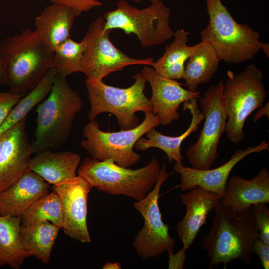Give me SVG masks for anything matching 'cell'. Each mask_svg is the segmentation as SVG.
Returning a JSON list of instances; mask_svg holds the SVG:
<instances>
[{
  "instance_id": "cell-1",
  "label": "cell",
  "mask_w": 269,
  "mask_h": 269,
  "mask_svg": "<svg viewBox=\"0 0 269 269\" xmlns=\"http://www.w3.org/2000/svg\"><path fill=\"white\" fill-rule=\"evenodd\" d=\"M215 215L209 232L200 240L201 248L207 252L209 269L241 260L247 266L252 263L253 243L259 233L251 208L236 211L222 204L220 200L213 209Z\"/></svg>"
},
{
  "instance_id": "cell-2",
  "label": "cell",
  "mask_w": 269,
  "mask_h": 269,
  "mask_svg": "<svg viewBox=\"0 0 269 269\" xmlns=\"http://www.w3.org/2000/svg\"><path fill=\"white\" fill-rule=\"evenodd\" d=\"M53 52L35 30L26 29L0 43V60L8 91L24 96L53 67Z\"/></svg>"
},
{
  "instance_id": "cell-3",
  "label": "cell",
  "mask_w": 269,
  "mask_h": 269,
  "mask_svg": "<svg viewBox=\"0 0 269 269\" xmlns=\"http://www.w3.org/2000/svg\"><path fill=\"white\" fill-rule=\"evenodd\" d=\"M79 94L66 77L57 73L47 98L37 106L33 153L61 148L68 140L77 113L83 108Z\"/></svg>"
},
{
  "instance_id": "cell-4",
  "label": "cell",
  "mask_w": 269,
  "mask_h": 269,
  "mask_svg": "<svg viewBox=\"0 0 269 269\" xmlns=\"http://www.w3.org/2000/svg\"><path fill=\"white\" fill-rule=\"evenodd\" d=\"M208 23L202 41L213 47L221 60L240 64L253 59L261 50L260 34L247 24L238 23L221 0H206Z\"/></svg>"
},
{
  "instance_id": "cell-5",
  "label": "cell",
  "mask_w": 269,
  "mask_h": 269,
  "mask_svg": "<svg viewBox=\"0 0 269 269\" xmlns=\"http://www.w3.org/2000/svg\"><path fill=\"white\" fill-rule=\"evenodd\" d=\"M160 169L156 158L144 167L133 170L120 166L111 159L86 157L78 167L77 173L100 191L110 195H125L138 201L154 187Z\"/></svg>"
},
{
  "instance_id": "cell-6",
  "label": "cell",
  "mask_w": 269,
  "mask_h": 269,
  "mask_svg": "<svg viewBox=\"0 0 269 269\" xmlns=\"http://www.w3.org/2000/svg\"><path fill=\"white\" fill-rule=\"evenodd\" d=\"M134 79V83L127 88L110 86L102 80L86 79L90 104L89 121L95 120L101 113H109L116 116L121 130L137 126L139 120L136 113L152 112V107L144 93L146 80L141 72L135 74Z\"/></svg>"
},
{
  "instance_id": "cell-7",
  "label": "cell",
  "mask_w": 269,
  "mask_h": 269,
  "mask_svg": "<svg viewBox=\"0 0 269 269\" xmlns=\"http://www.w3.org/2000/svg\"><path fill=\"white\" fill-rule=\"evenodd\" d=\"M224 84V99L227 115L226 131L230 141L237 144L245 138L246 120L255 110L263 106L267 91L263 82V73L254 64L235 75L228 70Z\"/></svg>"
},
{
  "instance_id": "cell-8",
  "label": "cell",
  "mask_w": 269,
  "mask_h": 269,
  "mask_svg": "<svg viewBox=\"0 0 269 269\" xmlns=\"http://www.w3.org/2000/svg\"><path fill=\"white\" fill-rule=\"evenodd\" d=\"M170 9L160 0L138 9L121 0L117 8L104 13V30L120 29L127 34L136 35L142 47L161 44L173 37L169 24Z\"/></svg>"
},
{
  "instance_id": "cell-9",
  "label": "cell",
  "mask_w": 269,
  "mask_h": 269,
  "mask_svg": "<svg viewBox=\"0 0 269 269\" xmlns=\"http://www.w3.org/2000/svg\"><path fill=\"white\" fill-rule=\"evenodd\" d=\"M144 120L136 127L117 132H105L99 123L90 120L83 130L85 139L81 142L91 157L100 160L111 159L117 165L129 168L138 162L140 155L134 150L137 141L150 129L160 124L152 112H145Z\"/></svg>"
},
{
  "instance_id": "cell-10",
  "label": "cell",
  "mask_w": 269,
  "mask_h": 269,
  "mask_svg": "<svg viewBox=\"0 0 269 269\" xmlns=\"http://www.w3.org/2000/svg\"><path fill=\"white\" fill-rule=\"evenodd\" d=\"M224 81L222 79L216 85L210 86L199 99L205 121L203 127L197 141L185 153L191 167L196 169H210L219 157L217 148L227 121Z\"/></svg>"
},
{
  "instance_id": "cell-11",
  "label": "cell",
  "mask_w": 269,
  "mask_h": 269,
  "mask_svg": "<svg viewBox=\"0 0 269 269\" xmlns=\"http://www.w3.org/2000/svg\"><path fill=\"white\" fill-rule=\"evenodd\" d=\"M105 21L102 17L96 18L83 38L85 49L80 72L86 79L101 81L111 73L129 65L152 66L153 58H133L117 48L109 38L111 30H104Z\"/></svg>"
},
{
  "instance_id": "cell-12",
  "label": "cell",
  "mask_w": 269,
  "mask_h": 269,
  "mask_svg": "<svg viewBox=\"0 0 269 269\" xmlns=\"http://www.w3.org/2000/svg\"><path fill=\"white\" fill-rule=\"evenodd\" d=\"M169 176L164 162L152 189L144 198L134 203V208L143 218L144 225L135 236L133 245L137 255L143 260L156 258L175 248V240L169 235V226L163 221L158 205L161 187Z\"/></svg>"
},
{
  "instance_id": "cell-13",
  "label": "cell",
  "mask_w": 269,
  "mask_h": 269,
  "mask_svg": "<svg viewBox=\"0 0 269 269\" xmlns=\"http://www.w3.org/2000/svg\"><path fill=\"white\" fill-rule=\"evenodd\" d=\"M92 188L88 181L78 175L52 187L62 201L64 232L83 243L91 242L87 217L88 196Z\"/></svg>"
},
{
  "instance_id": "cell-14",
  "label": "cell",
  "mask_w": 269,
  "mask_h": 269,
  "mask_svg": "<svg viewBox=\"0 0 269 269\" xmlns=\"http://www.w3.org/2000/svg\"><path fill=\"white\" fill-rule=\"evenodd\" d=\"M32 153L24 118L0 135V192L31 170Z\"/></svg>"
},
{
  "instance_id": "cell-15",
  "label": "cell",
  "mask_w": 269,
  "mask_h": 269,
  "mask_svg": "<svg viewBox=\"0 0 269 269\" xmlns=\"http://www.w3.org/2000/svg\"><path fill=\"white\" fill-rule=\"evenodd\" d=\"M269 143L262 141L256 146L235 150L230 159L224 164L214 169L199 170L175 163L174 170L180 175L179 187L182 191H188L197 186L215 193L220 198L224 190L229 176L235 165L248 155L269 150Z\"/></svg>"
},
{
  "instance_id": "cell-16",
  "label": "cell",
  "mask_w": 269,
  "mask_h": 269,
  "mask_svg": "<svg viewBox=\"0 0 269 269\" xmlns=\"http://www.w3.org/2000/svg\"><path fill=\"white\" fill-rule=\"evenodd\" d=\"M141 73L152 90L149 100L152 112L158 117L162 126L168 125L179 119L178 110L182 103L200 98V92H193L183 88L175 80L161 76L147 65L144 66Z\"/></svg>"
},
{
  "instance_id": "cell-17",
  "label": "cell",
  "mask_w": 269,
  "mask_h": 269,
  "mask_svg": "<svg viewBox=\"0 0 269 269\" xmlns=\"http://www.w3.org/2000/svg\"><path fill=\"white\" fill-rule=\"evenodd\" d=\"M180 197L186 212L175 228L183 248L187 250L194 243L201 228L206 224L209 213L216 207L220 197L215 193L197 186L181 194Z\"/></svg>"
},
{
  "instance_id": "cell-18",
  "label": "cell",
  "mask_w": 269,
  "mask_h": 269,
  "mask_svg": "<svg viewBox=\"0 0 269 269\" xmlns=\"http://www.w3.org/2000/svg\"><path fill=\"white\" fill-rule=\"evenodd\" d=\"M221 203L242 212L258 203H269V172L263 168L251 180L233 175L228 180Z\"/></svg>"
},
{
  "instance_id": "cell-19",
  "label": "cell",
  "mask_w": 269,
  "mask_h": 269,
  "mask_svg": "<svg viewBox=\"0 0 269 269\" xmlns=\"http://www.w3.org/2000/svg\"><path fill=\"white\" fill-rule=\"evenodd\" d=\"M49 183L32 170L0 192V215H21L37 199L48 193Z\"/></svg>"
},
{
  "instance_id": "cell-20",
  "label": "cell",
  "mask_w": 269,
  "mask_h": 269,
  "mask_svg": "<svg viewBox=\"0 0 269 269\" xmlns=\"http://www.w3.org/2000/svg\"><path fill=\"white\" fill-rule=\"evenodd\" d=\"M78 16L70 7L58 3L46 6L35 19V31L43 43L52 52L70 37V31Z\"/></svg>"
},
{
  "instance_id": "cell-21",
  "label": "cell",
  "mask_w": 269,
  "mask_h": 269,
  "mask_svg": "<svg viewBox=\"0 0 269 269\" xmlns=\"http://www.w3.org/2000/svg\"><path fill=\"white\" fill-rule=\"evenodd\" d=\"M183 109L184 111L188 110L192 116L190 125L183 133L177 136H167L153 128L145 133L147 138L140 137L134 148L140 151H145L151 147L159 148L166 153L170 163L175 161V163L183 165V157L181 153V143L191 133L198 130L199 125L204 120V116L198 109L196 99L184 102Z\"/></svg>"
},
{
  "instance_id": "cell-22",
  "label": "cell",
  "mask_w": 269,
  "mask_h": 269,
  "mask_svg": "<svg viewBox=\"0 0 269 269\" xmlns=\"http://www.w3.org/2000/svg\"><path fill=\"white\" fill-rule=\"evenodd\" d=\"M30 161V168L48 183H61L76 175L81 156L69 151L46 150L36 153Z\"/></svg>"
},
{
  "instance_id": "cell-23",
  "label": "cell",
  "mask_w": 269,
  "mask_h": 269,
  "mask_svg": "<svg viewBox=\"0 0 269 269\" xmlns=\"http://www.w3.org/2000/svg\"><path fill=\"white\" fill-rule=\"evenodd\" d=\"M195 50L184 67L182 78L188 90L196 92L198 86L209 82L216 72L221 61L217 53L207 41L195 45Z\"/></svg>"
},
{
  "instance_id": "cell-24",
  "label": "cell",
  "mask_w": 269,
  "mask_h": 269,
  "mask_svg": "<svg viewBox=\"0 0 269 269\" xmlns=\"http://www.w3.org/2000/svg\"><path fill=\"white\" fill-rule=\"evenodd\" d=\"M61 228L47 220L21 224L19 237L24 249L43 264L49 263L52 248Z\"/></svg>"
},
{
  "instance_id": "cell-25",
  "label": "cell",
  "mask_w": 269,
  "mask_h": 269,
  "mask_svg": "<svg viewBox=\"0 0 269 269\" xmlns=\"http://www.w3.org/2000/svg\"><path fill=\"white\" fill-rule=\"evenodd\" d=\"M189 33L182 29L174 32V40L166 46L163 55L154 62L153 69L161 76L173 80L182 78L184 63L195 50L187 45Z\"/></svg>"
},
{
  "instance_id": "cell-26",
  "label": "cell",
  "mask_w": 269,
  "mask_h": 269,
  "mask_svg": "<svg viewBox=\"0 0 269 269\" xmlns=\"http://www.w3.org/2000/svg\"><path fill=\"white\" fill-rule=\"evenodd\" d=\"M20 216L0 215V268L7 265L19 269L31 256L23 248L19 237Z\"/></svg>"
},
{
  "instance_id": "cell-27",
  "label": "cell",
  "mask_w": 269,
  "mask_h": 269,
  "mask_svg": "<svg viewBox=\"0 0 269 269\" xmlns=\"http://www.w3.org/2000/svg\"><path fill=\"white\" fill-rule=\"evenodd\" d=\"M57 73L55 68H50L35 87L19 100L0 127V135L25 118L34 107L43 101L51 90Z\"/></svg>"
},
{
  "instance_id": "cell-28",
  "label": "cell",
  "mask_w": 269,
  "mask_h": 269,
  "mask_svg": "<svg viewBox=\"0 0 269 269\" xmlns=\"http://www.w3.org/2000/svg\"><path fill=\"white\" fill-rule=\"evenodd\" d=\"M21 224L28 225L37 221L47 220L63 228V205L59 195L54 190L35 201L20 216Z\"/></svg>"
},
{
  "instance_id": "cell-29",
  "label": "cell",
  "mask_w": 269,
  "mask_h": 269,
  "mask_svg": "<svg viewBox=\"0 0 269 269\" xmlns=\"http://www.w3.org/2000/svg\"><path fill=\"white\" fill-rule=\"evenodd\" d=\"M85 49V42H80L70 37L60 44L53 51V67L58 74L67 77L74 73L81 72Z\"/></svg>"
},
{
  "instance_id": "cell-30",
  "label": "cell",
  "mask_w": 269,
  "mask_h": 269,
  "mask_svg": "<svg viewBox=\"0 0 269 269\" xmlns=\"http://www.w3.org/2000/svg\"><path fill=\"white\" fill-rule=\"evenodd\" d=\"M259 239L269 245V209L267 204L258 203L252 205Z\"/></svg>"
},
{
  "instance_id": "cell-31",
  "label": "cell",
  "mask_w": 269,
  "mask_h": 269,
  "mask_svg": "<svg viewBox=\"0 0 269 269\" xmlns=\"http://www.w3.org/2000/svg\"><path fill=\"white\" fill-rule=\"evenodd\" d=\"M23 95L12 93L8 91L0 92V127L9 112Z\"/></svg>"
},
{
  "instance_id": "cell-32",
  "label": "cell",
  "mask_w": 269,
  "mask_h": 269,
  "mask_svg": "<svg viewBox=\"0 0 269 269\" xmlns=\"http://www.w3.org/2000/svg\"><path fill=\"white\" fill-rule=\"evenodd\" d=\"M53 3H61L72 8L78 16L82 12L100 7L102 3L98 0H51Z\"/></svg>"
},
{
  "instance_id": "cell-33",
  "label": "cell",
  "mask_w": 269,
  "mask_h": 269,
  "mask_svg": "<svg viewBox=\"0 0 269 269\" xmlns=\"http://www.w3.org/2000/svg\"><path fill=\"white\" fill-rule=\"evenodd\" d=\"M254 254H257L260 259L263 267L269 269V245L257 238L253 243Z\"/></svg>"
},
{
  "instance_id": "cell-34",
  "label": "cell",
  "mask_w": 269,
  "mask_h": 269,
  "mask_svg": "<svg viewBox=\"0 0 269 269\" xmlns=\"http://www.w3.org/2000/svg\"><path fill=\"white\" fill-rule=\"evenodd\" d=\"M186 250L183 248L174 254L173 251L167 252L169 256L168 268L169 269H183L186 258Z\"/></svg>"
},
{
  "instance_id": "cell-35",
  "label": "cell",
  "mask_w": 269,
  "mask_h": 269,
  "mask_svg": "<svg viewBox=\"0 0 269 269\" xmlns=\"http://www.w3.org/2000/svg\"><path fill=\"white\" fill-rule=\"evenodd\" d=\"M269 103L268 102L264 107L259 108V110L255 114L253 117L254 123H256L263 116L269 117Z\"/></svg>"
},
{
  "instance_id": "cell-36",
  "label": "cell",
  "mask_w": 269,
  "mask_h": 269,
  "mask_svg": "<svg viewBox=\"0 0 269 269\" xmlns=\"http://www.w3.org/2000/svg\"><path fill=\"white\" fill-rule=\"evenodd\" d=\"M104 269H120L121 264L119 262L107 263L103 266Z\"/></svg>"
},
{
  "instance_id": "cell-37",
  "label": "cell",
  "mask_w": 269,
  "mask_h": 269,
  "mask_svg": "<svg viewBox=\"0 0 269 269\" xmlns=\"http://www.w3.org/2000/svg\"><path fill=\"white\" fill-rule=\"evenodd\" d=\"M260 48L261 50H263L264 52L266 54L267 57L269 58V46L268 43H266L260 41Z\"/></svg>"
},
{
  "instance_id": "cell-38",
  "label": "cell",
  "mask_w": 269,
  "mask_h": 269,
  "mask_svg": "<svg viewBox=\"0 0 269 269\" xmlns=\"http://www.w3.org/2000/svg\"><path fill=\"white\" fill-rule=\"evenodd\" d=\"M4 85H5V81L2 66L0 60V86Z\"/></svg>"
},
{
  "instance_id": "cell-39",
  "label": "cell",
  "mask_w": 269,
  "mask_h": 269,
  "mask_svg": "<svg viewBox=\"0 0 269 269\" xmlns=\"http://www.w3.org/2000/svg\"><path fill=\"white\" fill-rule=\"evenodd\" d=\"M132 0L135 1L136 2L140 3L142 0ZM149 0L152 3H154L157 1H158L160 0Z\"/></svg>"
}]
</instances>
